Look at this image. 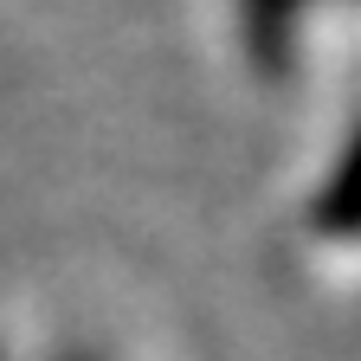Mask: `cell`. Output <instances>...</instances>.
<instances>
[{
  "label": "cell",
  "mask_w": 361,
  "mask_h": 361,
  "mask_svg": "<svg viewBox=\"0 0 361 361\" xmlns=\"http://www.w3.org/2000/svg\"><path fill=\"white\" fill-rule=\"evenodd\" d=\"M290 20H297V0H245V26H252L258 45H271V52H284Z\"/></svg>",
  "instance_id": "cell-2"
},
{
  "label": "cell",
  "mask_w": 361,
  "mask_h": 361,
  "mask_svg": "<svg viewBox=\"0 0 361 361\" xmlns=\"http://www.w3.org/2000/svg\"><path fill=\"white\" fill-rule=\"evenodd\" d=\"M316 226H329V233H361V135L348 142L329 194L316 200Z\"/></svg>",
  "instance_id": "cell-1"
}]
</instances>
